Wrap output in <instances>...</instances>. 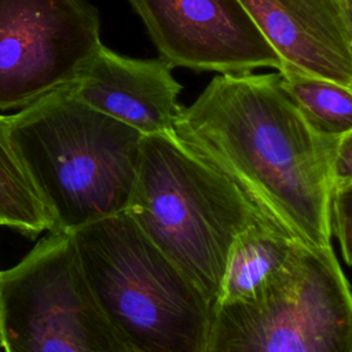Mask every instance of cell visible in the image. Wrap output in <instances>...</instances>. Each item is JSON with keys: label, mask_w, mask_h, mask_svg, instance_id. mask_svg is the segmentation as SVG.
<instances>
[{"label": "cell", "mask_w": 352, "mask_h": 352, "mask_svg": "<svg viewBox=\"0 0 352 352\" xmlns=\"http://www.w3.org/2000/svg\"><path fill=\"white\" fill-rule=\"evenodd\" d=\"M176 139L226 177L279 232L333 248L331 164L340 136L314 128L279 73L219 74L173 124Z\"/></svg>", "instance_id": "obj_1"}, {"label": "cell", "mask_w": 352, "mask_h": 352, "mask_svg": "<svg viewBox=\"0 0 352 352\" xmlns=\"http://www.w3.org/2000/svg\"><path fill=\"white\" fill-rule=\"evenodd\" d=\"M10 142L54 223L70 234L126 210L143 135L80 100L70 87L7 116Z\"/></svg>", "instance_id": "obj_2"}, {"label": "cell", "mask_w": 352, "mask_h": 352, "mask_svg": "<svg viewBox=\"0 0 352 352\" xmlns=\"http://www.w3.org/2000/svg\"><path fill=\"white\" fill-rule=\"evenodd\" d=\"M84 279L129 352H205L212 308L126 213L70 232Z\"/></svg>", "instance_id": "obj_3"}, {"label": "cell", "mask_w": 352, "mask_h": 352, "mask_svg": "<svg viewBox=\"0 0 352 352\" xmlns=\"http://www.w3.org/2000/svg\"><path fill=\"white\" fill-rule=\"evenodd\" d=\"M125 212L212 309L232 243L263 220L226 177L192 155L173 132L143 135Z\"/></svg>", "instance_id": "obj_4"}, {"label": "cell", "mask_w": 352, "mask_h": 352, "mask_svg": "<svg viewBox=\"0 0 352 352\" xmlns=\"http://www.w3.org/2000/svg\"><path fill=\"white\" fill-rule=\"evenodd\" d=\"M205 352H352V296L334 249L300 243L257 294L216 304Z\"/></svg>", "instance_id": "obj_5"}, {"label": "cell", "mask_w": 352, "mask_h": 352, "mask_svg": "<svg viewBox=\"0 0 352 352\" xmlns=\"http://www.w3.org/2000/svg\"><path fill=\"white\" fill-rule=\"evenodd\" d=\"M1 352H129L95 301L70 234L0 271Z\"/></svg>", "instance_id": "obj_6"}, {"label": "cell", "mask_w": 352, "mask_h": 352, "mask_svg": "<svg viewBox=\"0 0 352 352\" xmlns=\"http://www.w3.org/2000/svg\"><path fill=\"white\" fill-rule=\"evenodd\" d=\"M102 44L85 0H0V110L72 87Z\"/></svg>", "instance_id": "obj_7"}, {"label": "cell", "mask_w": 352, "mask_h": 352, "mask_svg": "<svg viewBox=\"0 0 352 352\" xmlns=\"http://www.w3.org/2000/svg\"><path fill=\"white\" fill-rule=\"evenodd\" d=\"M160 56L220 74L279 69L275 51L238 0H128Z\"/></svg>", "instance_id": "obj_8"}, {"label": "cell", "mask_w": 352, "mask_h": 352, "mask_svg": "<svg viewBox=\"0 0 352 352\" xmlns=\"http://www.w3.org/2000/svg\"><path fill=\"white\" fill-rule=\"evenodd\" d=\"M282 72L352 88V0H238Z\"/></svg>", "instance_id": "obj_9"}, {"label": "cell", "mask_w": 352, "mask_h": 352, "mask_svg": "<svg viewBox=\"0 0 352 352\" xmlns=\"http://www.w3.org/2000/svg\"><path fill=\"white\" fill-rule=\"evenodd\" d=\"M161 56L140 59L100 44L73 94L89 107L124 122L142 135L173 131L182 110V84Z\"/></svg>", "instance_id": "obj_10"}, {"label": "cell", "mask_w": 352, "mask_h": 352, "mask_svg": "<svg viewBox=\"0 0 352 352\" xmlns=\"http://www.w3.org/2000/svg\"><path fill=\"white\" fill-rule=\"evenodd\" d=\"M300 243L263 220L248 227L231 246L216 304L257 294L286 267Z\"/></svg>", "instance_id": "obj_11"}, {"label": "cell", "mask_w": 352, "mask_h": 352, "mask_svg": "<svg viewBox=\"0 0 352 352\" xmlns=\"http://www.w3.org/2000/svg\"><path fill=\"white\" fill-rule=\"evenodd\" d=\"M0 227L29 238L54 230L52 219L10 142L7 116H0Z\"/></svg>", "instance_id": "obj_12"}, {"label": "cell", "mask_w": 352, "mask_h": 352, "mask_svg": "<svg viewBox=\"0 0 352 352\" xmlns=\"http://www.w3.org/2000/svg\"><path fill=\"white\" fill-rule=\"evenodd\" d=\"M279 76L282 88L314 128L333 136L352 131V88L308 74Z\"/></svg>", "instance_id": "obj_13"}, {"label": "cell", "mask_w": 352, "mask_h": 352, "mask_svg": "<svg viewBox=\"0 0 352 352\" xmlns=\"http://www.w3.org/2000/svg\"><path fill=\"white\" fill-rule=\"evenodd\" d=\"M352 183L331 187L329 201V223L331 236H336L341 256L348 267L352 264Z\"/></svg>", "instance_id": "obj_14"}, {"label": "cell", "mask_w": 352, "mask_h": 352, "mask_svg": "<svg viewBox=\"0 0 352 352\" xmlns=\"http://www.w3.org/2000/svg\"><path fill=\"white\" fill-rule=\"evenodd\" d=\"M352 183V131L341 135L331 164V187Z\"/></svg>", "instance_id": "obj_15"}, {"label": "cell", "mask_w": 352, "mask_h": 352, "mask_svg": "<svg viewBox=\"0 0 352 352\" xmlns=\"http://www.w3.org/2000/svg\"><path fill=\"white\" fill-rule=\"evenodd\" d=\"M0 352H1V351H0Z\"/></svg>", "instance_id": "obj_16"}]
</instances>
